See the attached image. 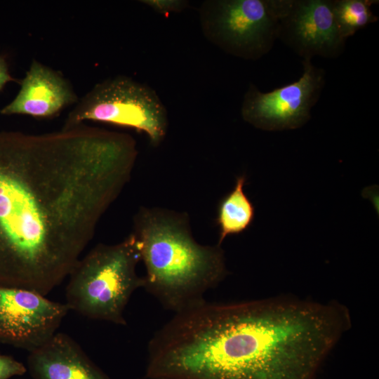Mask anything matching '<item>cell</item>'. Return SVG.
I'll return each instance as SVG.
<instances>
[{
  "mask_svg": "<svg viewBox=\"0 0 379 379\" xmlns=\"http://www.w3.org/2000/svg\"><path fill=\"white\" fill-rule=\"evenodd\" d=\"M138 154L131 135L85 124L0 131V286L46 296L68 277Z\"/></svg>",
  "mask_w": 379,
  "mask_h": 379,
  "instance_id": "obj_1",
  "label": "cell"
},
{
  "mask_svg": "<svg viewBox=\"0 0 379 379\" xmlns=\"http://www.w3.org/2000/svg\"><path fill=\"white\" fill-rule=\"evenodd\" d=\"M351 326L349 309L337 300H204L155 332L145 378L315 379Z\"/></svg>",
  "mask_w": 379,
  "mask_h": 379,
  "instance_id": "obj_2",
  "label": "cell"
},
{
  "mask_svg": "<svg viewBox=\"0 0 379 379\" xmlns=\"http://www.w3.org/2000/svg\"><path fill=\"white\" fill-rule=\"evenodd\" d=\"M133 233L146 270L143 288L174 313L205 300L228 273L221 246L197 242L185 213L141 207Z\"/></svg>",
  "mask_w": 379,
  "mask_h": 379,
  "instance_id": "obj_3",
  "label": "cell"
},
{
  "mask_svg": "<svg viewBox=\"0 0 379 379\" xmlns=\"http://www.w3.org/2000/svg\"><path fill=\"white\" fill-rule=\"evenodd\" d=\"M140 246L132 233L115 244H99L81 258L69 277L66 305L93 320L126 325L124 311L145 280L136 272Z\"/></svg>",
  "mask_w": 379,
  "mask_h": 379,
  "instance_id": "obj_4",
  "label": "cell"
},
{
  "mask_svg": "<svg viewBox=\"0 0 379 379\" xmlns=\"http://www.w3.org/2000/svg\"><path fill=\"white\" fill-rule=\"evenodd\" d=\"M95 121L132 128L145 133L156 147L168 128V111L149 86L126 75L97 83L68 114L63 127Z\"/></svg>",
  "mask_w": 379,
  "mask_h": 379,
  "instance_id": "obj_5",
  "label": "cell"
},
{
  "mask_svg": "<svg viewBox=\"0 0 379 379\" xmlns=\"http://www.w3.org/2000/svg\"><path fill=\"white\" fill-rule=\"evenodd\" d=\"M198 13L204 37L244 60L260 59L278 39L274 0H206Z\"/></svg>",
  "mask_w": 379,
  "mask_h": 379,
  "instance_id": "obj_6",
  "label": "cell"
},
{
  "mask_svg": "<svg viewBox=\"0 0 379 379\" xmlns=\"http://www.w3.org/2000/svg\"><path fill=\"white\" fill-rule=\"evenodd\" d=\"M303 72L295 82L263 93L250 83L241 106L242 119L264 131L296 129L311 117L312 108L320 98L326 72L311 59L302 62Z\"/></svg>",
  "mask_w": 379,
  "mask_h": 379,
  "instance_id": "obj_7",
  "label": "cell"
},
{
  "mask_svg": "<svg viewBox=\"0 0 379 379\" xmlns=\"http://www.w3.org/2000/svg\"><path fill=\"white\" fill-rule=\"evenodd\" d=\"M278 39L304 59L336 58L346 40L337 29L333 0H274Z\"/></svg>",
  "mask_w": 379,
  "mask_h": 379,
  "instance_id": "obj_8",
  "label": "cell"
},
{
  "mask_svg": "<svg viewBox=\"0 0 379 379\" xmlns=\"http://www.w3.org/2000/svg\"><path fill=\"white\" fill-rule=\"evenodd\" d=\"M68 311L37 292L0 286V343L32 352L57 333Z\"/></svg>",
  "mask_w": 379,
  "mask_h": 379,
  "instance_id": "obj_9",
  "label": "cell"
},
{
  "mask_svg": "<svg viewBox=\"0 0 379 379\" xmlns=\"http://www.w3.org/2000/svg\"><path fill=\"white\" fill-rule=\"evenodd\" d=\"M78 100L69 81L60 72L33 60L20 81L18 93L0 113L46 119Z\"/></svg>",
  "mask_w": 379,
  "mask_h": 379,
  "instance_id": "obj_10",
  "label": "cell"
},
{
  "mask_svg": "<svg viewBox=\"0 0 379 379\" xmlns=\"http://www.w3.org/2000/svg\"><path fill=\"white\" fill-rule=\"evenodd\" d=\"M27 369L33 379H112L69 335L56 333L29 352Z\"/></svg>",
  "mask_w": 379,
  "mask_h": 379,
  "instance_id": "obj_11",
  "label": "cell"
},
{
  "mask_svg": "<svg viewBox=\"0 0 379 379\" xmlns=\"http://www.w3.org/2000/svg\"><path fill=\"white\" fill-rule=\"evenodd\" d=\"M246 182L245 174L237 177L232 190L219 202L216 223L220 246L227 237L245 232L254 220L255 207L244 190Z\"/></svg>",
  "mask_w": 379,
  "mask_h": 379,
  "instance_id": "obj_12",
  "label": "cell"
},
{
  "mask_svg": "<svg viewBox=\"0 0 379 379\" xmlns=\"http://www.w3.org/2000/svg\"><path fill=\"white\" fill-rule=\"evenodd\" d=\"M376 0H333L334 21L340 36L347 40L357 31L378 20L371 11Z\"/></svg>",
  "mask_w": 379,
  "mask_h": 379,
  "instance_id": "obj_13",
  "label": "cell"
},
{
  "mask_svg": "<svg viewBox=\"0 0 379 379\" xmlns=\"http://www.w3.org/2000/svg\"><path fill=\"white\" fill-rule=\"evenodd\" d=\"M140 2L166 16L170 13H181L189 6V1L186 0H140Z\"/></svg>",
  "mask_w": 379,
  "mask_h": 379,
  "instance_id": "obj_14",
  "label": "cell"
},
{
  "mask_svg": "<svg viewBox=\"0 0 379 379\" xmlns=\"http://www.w3.org/2000/svg\"><path fill=\"white\" fill-rule=\"evenodd\" d=\"M27 371L22 362L11 356L0 354V379H12L24 375Z\"/></svg>",
  "mask_w": 379,
  "mask_h": 379,
  "instance_id": "obj_15",
  "label": "cell"
},
{
  "mask_svg": "<svg viewBox=\"0 0 379 379\" xmlns=\"http://www.w3.org/2000/svg\"><path fill=\"white\" fill-rule=\"evenodd\" d=\"M15 81V79L10 73L6 59L0 55V91L8 83Z\"/></svg>",
  "mask_w": 379,
  "mask_h": 379,
  "instance_id": "obj_16",
  "label": "cell"
},
{
  "mask_svg": "<svg viewBox=\"0 0 379 379\" xmlns=\"http://www.w3.org/2000/svg\"><path fill=\"white\" fill-rule=\"evenodd\" d=\"M161 379H165V378H161Z\"/></svg>",
  "mask_w": 379,
  "mask_h": 379,
  "instance_id": "obj_17",
  "label": "cell"
}]
</instances>
